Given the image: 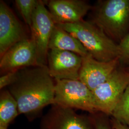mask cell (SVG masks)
Returning a JSON list of instances; mask_svg holds the SVG:
<instances>
[{
  "instance_id": "1",
  "label": "cell",
  "mask_w": 129,
  "mask_h": 129,
  "mask_svg": "<svg viewBox=\"0 0 129 129\" xmlns=\"http://www.w3.org/2000/svg\"><path fill=\"white\" fill-rule=\"evenodd\" d=\"M55 83L47 66L21 69L16 80L8 90L17 102L20 114L37 112L48 105H53Z\"/></svg>"
},
{
  "instance_id": "2",
  "label": "cell",
  "mask_w": 129,
  "mask_h": 129,
  "mask_svg": "<svg viewBox=\"0 0 129 129\" xmlns=\"http://www.w3.org/2000/svg\"><path fill=\"white\" fill-rule=\"evenodd\" d=\"M56 24L76 38L97 60L109 62L119 58L118 44L91 21L83 20L76 23Z\"/></svg>"
},
{
  "instance_id": "3",
  "label": "cell",
  "mask_w": 129,
  "mask_h": 129,
  "mask_svg": "<svg viewBox=\"0 0 129 129\" xmlns=\"http://www.w3.org/2000/svg\"><path fill=\"white\" fill-rule=\"evenodd\" d=\"M91 21L119 44L129 34V0L99 1Z\"/></svg>"
},
{
  "instance_id": "4",
  "label": "cell",
  "mask_w": 129,
  "mask_h": 129,
  "mask_svg": "<svg viewBox=\"0 0 129 129\" xmlns=\"http://www.w3.org/2000/svg\"><path fill=\"white\" fill-rule=\"evenodd\" d=\"M53 105L98 112L92 91L79 80H55Z\"/></svg>"
},
{
  "instance_id": "5",
  "label": "cell",
  "mask_w": 129,
  "mask_h": 129,
  "mask_svg": "<svg viewBox=\"0 0 129 129\" xmlns=\"http://www.w3.org/2000/svg\"><path fill=\"white\" fill-rule=\"evenodd\" d=\"M129 85V73L124 68L119 67L92 91L98 111L111 115Z\"/></svg>"
},
{
  "instance_id": "6",
  "label": "cell",
  "mask_w": 129,
  "mask_h": 129,
  "mask_svg": "<svg viewBox=\"0 0 129 129\" xmlns=\"http://www.w3.org/2000/svg\"><path fill=\"white\" fill-rule=\"evenodd\" d=\"M55 24L46 7L45 1H39L33 14L30 29L31 37L36 46L37 62L39 66H47L48 45Z\"/></svg>"
},
{
  "instance_id": "7",
  "label": "cell",
  "mask_w": 129,
  "mask_h": 129,
  "mask_svg": "<svg viewBox=\"0 0 129 129\" xmlns=\"http://www.w3.org/2000/svg\"><path fill=\"white\" fill-rule=\"evenodd\" d=\"M35 66H39L35 42L31 36L12 46L1 57L2 75Z\"/></svg>"
},
{
  "instance_id": "8",
  "label": "cell",
  "mask_w": 129,
  "mask_h": 129,
  "mask_svg": "<svg viewBox=\"0 0 129 129\" xmlns=\"http://www.w3.org/2000/svg\"><path fill=\"white\" fill-rule=\"evenodd\" d=\"M82 57L69 51L50 50L47 55L49 74L55 80H79Z\"/></svg>"
},
{
  "instance_id": "9",
  "label": "cell",
  "mask_w": 129,
  "mask_h": 129,
  "mask_svg": "<svg viewBox=\"0 0 129 129\" xmlns=\"http://www.w3.org/2000/svg\"><path fill=\"white\" fill-rule=\"evenodd\" d=\"M120 65L119 58L109 62H102L95 59L89 54L82 57L79 80L93 91L105 82Z\"/></svg>"
},
{
  "instance_id": "10",
  "label": "cell",
  "mask_w": 129,
  "mask_h": 129,
  "mask_svg": "<svg viewBox=\"0 0 129 129\" xmlns=\"http://www.w3.org/2000/svg\"><path fill=\"white\" fill-rule=\"evenodd\" d=\"M28 37L21 23L4 1H0V57Z\"/></svg>"
},
{
  "instance_id": "11",
  "label": "cell",
  "mask_w": 129,
  "mask_h": 129,
  "mask_svg": "<svg viewBox=\"0 0 129 129\" xmlns=\"http://www.w3.org/2000/svg\"><path fill=\"white\" fill-rule=\"evenodd\" d=\"M48 11L55 24L76 23L92 9L83 0H50L46 1Z\"/></svg>"
},
{
  "instance_id": "12",
  "label": "cell",
  "mask_w": 129,
  "mask_h": 129,
  "mask_svg": "<svg viewBox=\"0 0 129 129\" xmlns=\"http://www.w3.org/2000/svg\"><path fill=\"white\" fill-rule=\"evenodd\" d=\"M53 105L42 120L41 129H91L89 121L72 109Z\"/></svg>"
},
{
  "instance_id": "13",
  "label": "cell",
  "mask_w": 129,
  "mask_h": 129,
  "mask_svg": "<svg viewBox=\"0 0 129 129\" xmlns=\"http://www.w3.org/2000/svg\"><path fill=\"white\" fill-rule=\"evenodd\" d=\"M49 49L69 51L81 57L89 54L81 42L69 33L55 24L48 45Z\"/></svg>"
},
{
  "instance_id": "14",
  "label": "cell",
  "mask_w": 129,
  "mask_h": 129,
  "mask_svg": "<svg viewBox=\"0 0 129 129\" xmlns=\"http://www.w3.org/2000/svg\"><path fill=\"white\" fill-rule=\"evenodd\" d=\"M19 114L17 102L8 89L0 93V129H8L10 123Z\"/></svg>"
},
{
  "instance_id": "15",
  "label": "cell",
  "mask_w": 129,
  "mask_h": 129,
  "mask_svg": "<svg viewBox=\"0 0 129 129\" xmlns=\"http://www.w3.org/2000/svg\"><path fill=\"white\" fill-rule=\"evenodd\" d=\"M112 118L129 127V85L112 111Z\"/></svg>"
},
{
  "instance_id": "16",
  "label": "cell",
  "mask_w": 129,
  "mask_h": 129,
  "mask_svg": "<svg viewBox=\"0 0 129 129\" xmlns=\"http://www.w3.org/2000/svg\"><path fill=\"white\" fill-rule=\"evenodd\" d=\"M15 4L23 20L31 28L34 12L37 7L38 0H15Z\"/></svg>"
},
{
  "instance_id": "17",
  "label": "cell",
  "mask_w": 129,
  "mask_h": 129,
  "mask_svg": "<svg viewBox=\"0 0 129 129\" xmlns=\"http://www.w3.org/2000/svg\"><path fill=\"white\" fill-rule=\"evenodd\" d=\"M120 64H129V33L118 44Z\"/></svg>"
},
{
  "instance_id": "18",
  "label": "cell",
  "mask_w": 129,
  "mask_h": 129,
  "mask_svg": "<svg viewBox=\"0 0 129 129\" xmlns=\"http://www.w3.org/2000/svg\"><path fill=\"white\" fill-rule=\"evenodd\" d=\"M19 70L10 72L3 74L0 78V88L3 89L8 87L16 80L18 76Z\"/></svg>"
},
{
  "instance_id": "19",
  "label": "cell",
  "mask_w": 129,
  "mask_h": 129,
  "mask_svg": "<svg viewBox=\"0 0 129 129\" xmlns=\"http://www.w3.org/2000/svg\"><path fill=\"white\" fill-rule=\"evenodd\" d=\"M101 116H95L92 119L95 129H111L106 120Z\"/></svg>"
},
{
  "instance_id": "20",
  "label": "cell",
  "mask_w": 129,
  "mask_h": 129,
  "mask_svg": "<svg viewBox=\"0 0 129 129\" xmlns=\"http://www.w3.org/2000/svg\"><path fill=\"white\" fill-rule=\"evenodd\" d=\"M112 127L114 129H129V127L112 118L111 120Z\"/></svg>"
},
{
  "instance_id": "21",
  "label": "cell",
  "mask_w": 129,
  "mask_h": 129,
  "mask_svg": "<svg viewBox=\"0 0 129 129\" xmlns=\"http://www.w3.org/2000/svg\"><path fill=\"white\" fill-rule=\"evenodd\" d=\"M124 68L125 70L128 73H129V67H124Z\"/></svg>"
}]
</instances>
